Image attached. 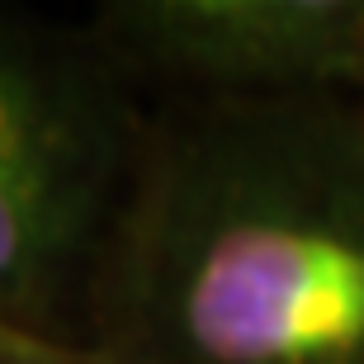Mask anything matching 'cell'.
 <instances>
[{"label": "cell", "mask_w": 364, "mask_h": 364, "mask_svg": "<svg viewBox=\"0 0 364 364\" xmlns=\"http://www.w3.org/2000/svg\"><path fill=\"white\" fill-rule=\"evenodd\" d=\"M114 28L228 100L364 95V0H156L119 5Z\"/></svg>", "instance_id": "obj_3"}, {"label": "cell", "mask_w": 364, "mask_h": 364, "mask_svg": "<svg viewBox=\"0 0 364 364\" xmlns=\"http://www.w3.org/2000/svg\"><path fill=\"white\" fill-rule=\"evenodd\" d=\"M114 137L90 90L0 24V317L28 326L105 228Z\"/></svg>", "instance_id": "obj_2"}, {"label": "cell", "mask_w": 364, "mask_h": 364, "mask_svg": "<svg viewBox=\"0 0 364 364\" xmlns=\"http://www.w3.org/2000/svg\"><path fill=\"white\" fill-rule=\"evenodd\" d=\"M109 284L119 364H364V95L171 128Z\"/></svg>", "instance_id": "obj_1"}, {"label": "cell", "mask_w": 364, "mask_h": 364, "mask_svg": "<svg viewBox=\"0 0 364 364\" xmlns=\"http://www.w3.org/2000/svg\"><path fill=\"white\" fill-rule=\"evenodd\" d=\"M0 364H109L95 355H76L53 336H38L33 326H14L0 317Z\"/></svg>", "instance_id": "obj_4"}]
</instances>
